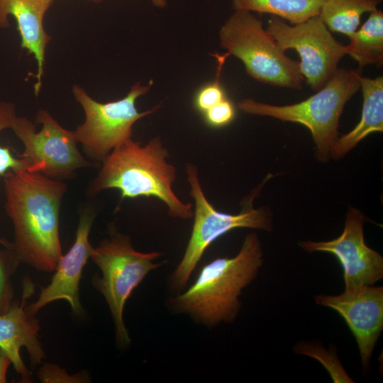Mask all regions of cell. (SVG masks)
Returning a JSON list of instances; mask_svg holds the SVG:
<instances>
[{
	"label": "cell",
	"instance_id": "cell-1",
	"mask_svg": "<svg viewBox=\"0 0 383 383\" xmlns=\"http://www.w3.org/2000/svg\"><path fill=\"white\" fill-rule=\"evenodd\" d=\"M5 211L13 226L11 248L20 262L52 272L62 256L60 212L67 187L62 181L24 169L3 177Z\"/></svg>",
	"mask_w": 383,
	"mask_h": 383
},
{
	"label": "cell",
	"instance_id": "cell-2",
	"mask_svg": "<svg viewBox=\"0 0 383 383\" xmlns=\"http://www.w3.org/2000/svg\"><path fill=\"white\" fill-rule=\"evenodd\" d=\"M262 265L258 235L248 233L235 256L217 257L204 265L194 283L170 297L167 306L210 329L232 323L241 309L243 290L256 279Z\"/></svg>",
	"mask_w": 383,
	"mask_h": 383
},
{
	"label": "cell",
	"instance_id": "cell-3",
	"mask_svg": "<svg viewBox=\"0 0 383 383\" xmlns=\"http://www.w3.org/2000/svg\"><path fill=\"white\" fill-rule=\"evenodd\" d=\"M169 153L156 136L146 144L129 138L116 147L101 163L87 191L89 197L108 189H117L121 200L154 197L163 202L169 216L182 220L193 216L191 202L182 201L172 189L176 167L167 161Z\"/></svg>",
	"mask_w": 383,
	"mask_h": 383
},
{
	"label": "cell",
	"instance_id": "cell-4",
	"mask_svg": "<svg viewBox=\"0 0 383 383\" xmlns=\"http://www.w3.org/2000/svg\"><path fill=\"white\" fill-rule=\"evenodd\" d=\"M362 77L361 68H338L317 93L299 103L275 106L249 98L239 101L238 107L246 113L305 126L311 133L317 159L324 162L330 158L344 106L360 89Z\"/></svg>",
	"mask_w": 383,
	"mask_h": 383
},
{
	"label": "cell",
	"instance_id": "cell-5",
	"mask_svg": "<svg viewBox=\"0 0 383 383\" xmlns=\"http://www.w3.org/2000/svg\"><path fill=\"white\" fill-rule=\"evenodd\" d=\"M108 231L109 237L94 248L90 257L102 273L101 277L96 274L92 277V285L109 306L117 346L125 349L131 342L123 320L126 302L149 272L164 262H154L162 256L161 252L135 250L130 236L119 232L115 225L110 224Z\"/></svg>",
	"mask_w": 383,
	"mask_h": 383
},
{
	"label": "cell",
	"instance_id": "cell-6",
	"mask_svg": "<svg viewBox=\"0 0 383 383\" xmlns=\"http://www.w3.org/2000/svg\"><path fill=\"white\" fill-rule=\"evenodd\" d=\"M187 179L194 201V223L183 256L170 279V290L179 294L186 286L206 250L216 239L240 228L272 231V215L265 209H255L252 200L260 192L259 185L247 196L240 213L231 214L217 211L207 200L202 189L197 167L188 163Z\"/></svg>",
	"mask_w": 383,
	"mask_h": 383
},
{
	"label": "cell",
	"instance_id": "cell-7",
	"mask_svg": "<svg viewBox=\"0 0 383 383\" xmlns=\"http://www.w3.org/2000/svg\"><path fill=\"white\" fill-rule=\"evenodd\" d=\"M218 38L221 48L240 60L254 79L279 87L302 89L299 62L280 49L252 12L234 10L220 28Z\"/></svg>",
	"mask_w": 383,
	"mask_h": 383
},
{
	"label": "cell",
	"instance_id": "cell-8",
	"mask_svg": "<svg viewBox=\"0 0 383 383\" xmlns=\"http://www.w3.org/2000/svg\"><path fill=\"white\" fill-rule=\"evenodd\" d=\"M150 88V85L136 82L123 98L101 103L79 85L73 86V95L85 114L84 123L74 134L87 159L101 164L116 147L131 138L136 121L158 111L160 105L143 112L136 108L138 99L148 94Z\"/></svg>",
	"mask_w": 383,
	"mask_h": 383
},
{
	"label": "cell",
	"instance_id": "cell-9",
	"mask_svg": "<svg viewBox=\"0 0 383 383\" xmlns=\"http://www.w3.org/2000/svg\"><path fill=\"white\" fill-rule=\"evenodd\" d=\"M35 121L42 125L38 132L22 116L16 117L11 128L23 145L18 157L24 170L62 181L74 177L80 169L98 165L82 155L74 131L61 126L48 111L39 110Z\"/></svg>",
	"mask_w": 383,
	"mask_h": 383
},
{
	"label": "cell",
	"instance_id": "cell-10",
	"mask_svg": "<svg viewBox=\"0 0 383 383\" xmlns=\"http://www.w3.org/2000/svg\"><path fill=\"white\" fill-rule=\"evenodd\" d=\"M266 30L281 50L294 49L298 52L300 72L313 91L329 81L346 55L345 45L332 35L319 16L292 25L271 16Z\"/></svg>",
	"mask_w": 383,
	"mask_h": 383
},
{
	"label": "cell",
	"instance_id": "cell-11",
	"mask_svg": "<svg viewBox=\"0 0 383 383\" xmlns=\"http://www.w3.org/2000/svg\"><path fill=\"white\" fill-rule=\"evenodd\" d=\"M365 216L357 209H349L342 234L328 241H303L306 252H325L337 257L343 270L345 288L374 285L383 277V257L365 243Z\"/></svg>",
	"mask_w": 383,
	"mask_h": 383
},
{
	"label": "cell",
	"instance_id": "cell-12",
	"mask_svg": "<svg viewBox=\"0 0 383 383\" xmlns=\"http://www.w3.org/2000/svg\"><path fill=\"white\" fill-rule=\"evenodd\" d=\"M314 299L318 305L335 311L344 319L356 340L362 370L367 371L383 330V287L345 288L340 294H319Z\"/></svg>",
	"mask_w": 383,
	"mask_h": 383
},
{
	"label": "cell",
	"instance_id": "cell-13",
	"mask_svg": "<svg viewBox=\"0 0 383 383\" xmlns=\"http://www.w3.org/2000/svg\"><path fill=\"white\" fill-rule=\"evenodd\" d=\"M95 216L96 213L91 208L81 210L74 242L60 259L50 283L42 288L35 302L28 305L31 313L35 315L47 304L60 299L67 301L76 315L83 313L79 285L84 267L94 250L89 242V233Z\"/></svg>",
	"mask_w": 383,
	"mask_h": 383
},
{
	"label": "cell",
	"instance_id": "cell-14",
	"mask_svg": "<svg viewBox=\"0 0 383 383\" xmlns=\"http://www.w3.org/2000/svg\"><path fill=\"white\" fill-rule=\"evenodd\" d=\"M33 292V283L24 279L21 301H13L8 310L0 314V347L24 382H30L32 374L23 363L21 349L26 348L33 366L40 364L45 356L38 338V320L28 309L27 299Z\"/></svg>",
	"mask_w": 383,
	"mask_h": 383
},
{
	"label": "cell",
	"instance_id": "cell-15",
	"mask_svg": "<svg viewBox=\"0 0 383 383\" xmlns=\"http://www.w3.org/2000/svg\"><path fill=\"white\" fill-rule=\"evenodd\" d=\"M54 0H0V27L9 26L8 16L14 17L21 37V48L33 55L37 62L34 91L38 95L44 74L47 45L51 37L46 33L43 20Z\"/></svg>",
	"mask_w": 383,
	"mask_h": 383
},
{
	"label": "cell",
	"instance_id": "cell-16",
	"mask_svg": "<svg viewBox=\"0 0 383 383\" xmlns=\"http://www.w3.org/2000/svg\"><path fill=\"white\" fill-rule=\"evenodd\" d=\"M362 109L360 122L349 133L336 139L330 157L342 158L370 134L383 131V77H362Z\"/></svg>",
	"mask_w": 383,
	"mask_h": 383
},
{
	"label": "cell",
	"instance_id": "cell-17",
	"mask_svg": "<svg viewBox=\"0 0 383 383\" xmlns=\"http://www.w3.org/2000/svg\"><path fill=\"white\" fill-rule=\"evenodd\" d=\"M345 45L350 55L360 67L367 65L382 66L383 63V13L377 9L371 13L357 30L349 37Z\"/></svg>",
	"mask_w": 383,
	"mask_h": 383
},
{
	"label": "cell",
	"instance_id": "cell-18",
	"mask_svg": "<svg viewBox=\"0 0 383 383\" xmlns=\"http://www.w3.org/2000/svg\"><path fill=\"white\" fill-rule=\"evenodd\" d=\"M326 0H231L233 10L268 13L296 24L318 16Z\"/></svg>",
	"mask_w": 383,
	"mask_h": 383
},
{
	"label": "cell",
	"instance_id": "cell-19",
	"mask_svg": "<svg viewBox=\"0 0 383 383\" xmlns=\"http://www.w3.org/2000/svg\"><path fill=\"white\" fill-rule=\"evenodd\" d=\"M382 0H326L319 16L330 31L349 37L357 28L361 16L377 9Z\"/></svg>",
	"mask_w": 383,
	"mask_h": 383
},
{
	"label": "cell",
	"instance_id": "cell-20",
	"mask_svg": "<svg viewBox=\"0 0 383 383\" xmlns=\"http://www.w3.org/2000/svg\"><path fill=\"white\" fill-rule=\"evenodd\" d=\"M217 60V72L216 78L201 87L194 96V106L202 114L208 109L227 98L226 91L221 83V74L226 58L229 56L228 52L220 55H213Z\"/></svg>",
	"mask_w": 383,
	"mask_h": 383
},
{
	"label": "cell",
	"instance_id": "cell-21",
	"mask_svg": "<svg viewBox=\"0 0 383 383\" xmlns=\"http://www.w3.org/2000/svg\"><path fill=\"white\" fill-rule=\"evenodd\" d=\"M294 351L318 360L331 374L334 382H353L342 367L335 353L325 350L318 343L314 345L306 342H299L294 347Z\"/></svg>",
	"mask_w": 383,
	"mask_h": 383
},
{
	"label": "cell",
	"instance_id": "cell-22",
	"mask_svg": "<svg viewBox=\"0 0 383 383\" xmlns=\"http://www.w3.org/2000/svg\"><path fill=\"white\" fill-rule=\"evenodd\" d=\"M19 263L11 248L0 250V314L6 312L14 301L11 277Z\"/></svg>",
	"mask_w": 383,
	"mask_h": 383
},
{
	"label": "cell",
	"instance_id": "cell-23",
	"mask_svg": "<svg viewBox=\"0 0 383 383\" xmlns=\"http://www.w3.org/2000/svg\"><path fill=\"white\" fill-rule=\"evenodd\" d=\"M15 105L11 102L0 101V132L11 128L16 117ZM24 169L23 161L13 155L9 147L0 145V176L10 170Z\"/></svg>",
	"mask_w": 383,
	"mask_h": 383
},
{
	"label": "cell",
	"instance_id": "cell-24",
	"mask_svg": "<svg viewBox=\"0 0 383 383\" xmlns=\"http://www.w3.org/2000/svg\"><path fill=\"white\" fill-rule=\"evenodd\" d=\"M206 123L213 128H221L231 123L235 116V109L228 98L214 105L204 113Z\"/></svg>",
	"mask_w": 383,
	"mask_h": 383
},
{
	"label": "cell",
	"instance_id": "cell-25",
	"mask_svg": "<svg viewBox=\"0 0 383 383\" xmlns=\"http://www.w3.org/2000/svg\"><path fill=\"white\" fill-rule=\"evenodd\" d=\"M38 376L42 382H84L88 379L87 374L70 375L65 370L52 364L43 365Z\"/></svg>",
	"mask_w": 383,
	"mask_h": 383
},
{
	"label": "cell",
	"instance_id": "cell-26",
	"mask_svg": "<svg viewBox=\"0 0 383 383\" xmlns=\"http://www.w3.org/2000/svg\"><path fill=\"white\" fill-rule=\"evenodd\" d=\"M11 364L10 357L0 347V383L7 382V371Z\"/></svg>",
	"mask_w": 383,
	"mask_h": 383
},
{
	"label": "cell",
	"instance_id": "cell-27",
	"mask_svg": "<svg viewBox=\"0 0 383 383\" xmlns=\"http://www.w3.org/2000/svg\"><path fill=\"white\" fill-rule=\"evenodd\" d=\"M151 4L159 9H164L167 5V0H150Z\"/></svg>",
	"mask_w": 383,
	"mask_h": 383
},
{
	"label": "cell",
	"instance_id": "cell-28",
	"mask_svg": "<svg viewBox=\"0 0 383 383\" xmlns=\"http://www.w3.org/2000/svg\"><path fill=\"white\" fill-rule=\"evenodd\" d=\"M0 244L4 246L5 248H10L11 243L7 242L5 239L0 238Z\"/></svg>",
	"mask_w": 383,
	"mask_h": 383
},
{
	"label": "cell",
	"instance_id": "cell-29",
	"mask_svg": "<svg viewBox=\"0 0 383 383\" xmlns=\"http://www.w3.org/2000/svg\"><path fill=\"white\" fill-rule=\"evenodd\" d=\"M89 1L95 2V3H98V2H100V1H101L103 0H89Z\"/></svg>",
	"mask_w": 383,
	"mask_h": 383
}]
</instances>
